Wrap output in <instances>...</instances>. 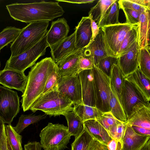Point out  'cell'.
Here are the masks:
<instances>
[{"label": "cell", "instance_id": "42", "mask_svg": "<svg viewBox=\"0 0 150 150\" xmlns=\"http://www.w3.org/2000/svg\"><path fill=\"white\" fill-rule=\"evenodd\" d=\"M126 125L125 123L120 122L109 135L112 139L119 141L122 144L123 138Z\"/></svg>", "mask_w": 150, "mask_h": 150}, {"label": "cell", "instance_id": "40", "mask_svg": "<svg viewBox=\"0 0 150 150\" xmlns=\"http://www.w3.org/2000/svg\"><path fill=\"white\" fill-rule=\"evenodd\" d=\"M126 18V23L132 26H137L139 23V17L140 13L131 9L123 8Z\"/></svg>", "mask_w": 150, "mask_h": 150}, {"label": "cell", "instance_id": "18", "mask_svg": "<svg viewBox=\"0 0 150 150\" xmlns=\"http://www.w3.org/2000/svg\"><path fill=\"white\" fill-rule=\"evenodd\" d=\"M69 27L64 18H59L52 22L46 34V40L50 48L67 37Z\"/></svg>", "mask_w": 150, "mask_h": 150}, {"label": "cell", "instance_id": "33", "mask_svg": "<svg viewBox=\"0 0 150 150\" xmlns=\"http://www.w3.org/2000/svg\"><path fill=\"white\" fill-rule=\"evenodd\" d=\"M21 29L15 27L8 26L0 33V50L16 39Z\"/></svg>", "mask_w": 150, "mask_h": 150}, {"label": "cell", "instance_id": "3", "mask_svg": "<svg viewBox=\"0 0 150 150\" xmlns=\"http://www.w3.org/2000/svg\"><path fill=\"white\" fill-rule=\"evenodd\" d=\"M74 104L67 96L59 92L57 86L41 95L34 102L29 110L33 112L38 110L50 116L63 115L73 110Z\"/></svg>", "mask_w": 150, "mask_h": 150}, {"label": "cell", "instance_id": "47", "mask_svg": "<svg viewBox=\"0 0 150 150\" xmlns=\"http://www.w3.org/2000/svg\"><path fill=\"white\" fill-rule=\"evenodd\" d=\"M91 25L92 33V42L98 34L100 31V28L99 27L97 24L94 21L92 20L91 18Z\"/></svg>", "mask_w": 150, "mask_h": 150}, {"label": "cell", "instance_id": "9", "mask_svg": "<svg viewBox=\"0 0 150 150\" xmlns=\"http://www.w3.org/2000/svg\"><path fill=\"white\" fill-rule=\"evenodd\" d=\"M20 98L16 91L0 86V118L11 125L20 109Z\"/></svg>", "mask_w": 150, "mask_h": 150}, {"label": "cell", "instance_id": "12", "mask_svg": "<svg viewBox=\"0 0 150 150\" xmlns=\"http://www.w3.org/2000/svg\"><path fill=\"white\" fill-rule=\"evenodd\" d=\"M28 77L24 72L10 69L0 70V84L9 89L24 92Z\"/></svg>", "mask_w": 150, "mask_h": 150}, {"label": "cell", "instance_id": "48", "mask_svg": "<svg viewBox=\"0 0 150 150\" xmlns=\"http://www.w3.org/2000/svg\"><path fill=\"white\" fill-rule=\"evenodd\" d=\"M137 133L143 135L150 136V130L136 126H131Z\"/></svg>", "mask_w": 150, "mask_h": 150}, {"label": "cell", "instance_id": "30", "mask_svg": "<svg viewBox=\"0 0 150 150\" xmlns=\"http://www.w3.org/2000/svg\"><path fill=\"white\" fill-rule=\"evenodd\" d=\"M109 106L110 112L113 116L120 122L126 123L127 121V117L118 99L111 90Z\"/></svg>", "mask_w": 150, "mask_h": 150}, {"label": "cell", "instance_id": "46", "mask_svg": "<svg viewBox=\"0 0 150 150\" xmlns=\"http://www.w3.org/2000/svg\"><path fill=\"white\" fill-rule=\"evenodd\" d=\"M24 150H41L40 143L36 141L30 142L24 145Z\"/></svg>", "mask_w": 150, "mask_h": 150}, {"label": "cell", "instance_id": "29", "mask_svg": "<svg viewBox=\"0 0 150 150\" xmlns=\"http://www.w3.org/2000/svg\"><path fill=\"white\" fill-rule=\"evenodd\" d=\"M117 0H100L92 8L88 13V16L98 25L108 7Z\"/></svg>", "mask_w": 150, "mask_h": 150}, {"label": "cell", "instance_id": "23", "mask_svg": "<svg viewBox=\"0 0 150 150\" xmlns=\"http://www.w3.org/2000/svg\"><path fill=\"white\" fill-rule=\"evenodd\" d=\"M84 129L93 138L107 145L112 138L105 128L95 119L87 120L83 122Z\"/></svg>", "mask_w": 150, "mask_h": 150}, {"label": "cell", "instance_id": "7", "mask_svg": "<svg viewBox=\"0 0 150 150\" xmlns=\"http://www.w3.org/2000/svg\"><path fill=\"white\" fill-rule=\"evenodd\" d=\"M134 26L126 22L101 27L108 56L117 58L122 42L126 35Z\"/></svg>", "mask_w": 150, "mask_h": 150}, {"label": "cell", "instance_id": "56", "mask_svg": "<svg viewBox=\"0 0 150 150\" xmlns=\"http://www.w3.org/2000/svg\"><path fill=\"white\" fill-rule=\"evenodd\" d=\"M1 50H0V53Z\"/></svg>", "mask_w": 150, "mask_h": 150}, {"label": "cell", "instance_id": "41", "mask_svg": "<svg viewBox=\"0 0 150 150\" xmlns=\"http://www.w3.org/2000/svg\"><path fill=\"white\" fill-rule=\"evenodd\" d=\"M118 2L120 8L122 9L123 8L131 9L140 13L148 9L132 2L130 0H118Z\"/></svg>", "mask_w": 150, "mask_h": 150}, {"label": "cell", "instance_id": "44", "mask_svg": "<svg viewBox=\"0 0 150 150\" xmlns=\"http://www.w3.org/2000/svg\"><path fill=\"white\" fill-rule=\"evenodd\" d=\"M88 150H109L107 146L93 139L90 145Z\"/></svg>", "mask_w": 150, "mask_h": 150}, {"label": "cell", "instance_id": "17", "mask_svg": "<svg viewBox=\"0 0 150 150\" xmlns=\"http://www.w3.org/2000/svg\"><path fill=\"white\" fill-rule=\"evenodd\" d=\"M91 21L88 16L83 17L75 28V46L76 50H83L91 42L92 33Z\"/></svg>", "mask_w": 150, "mask_h": 150}, {"label": "cell", "instance_id": "31", "mask_svg": "<svg viewBox=\"0 0 150 150\" xmlns=\"http://www.w3.org/2000/svg\"><path fill=\"white\" fill-rule=\"evenodd\" d=\"M150 46L140 48L138 57L139 69L141 72L150 79Z\"/></svg>", "mask_w": 150, "mask_h": 150}, {"label": "cell", "instance_id": "38", "mask_svg": "<svg viewBox=\"0 0 150 150\" xmlns=\"http://www.w3.org/2000/svg\"><path fill=\"white\" fill-rule=\"evenodd\" d=\"M117 57L108 56L101 59L96 66L110 77L112 65L117 64Z\"/></svg>", "mask_w": 150, "mask_h": 150}, {"label": "cell", "instance_id": "36", "mask_svg": "<svg viewBox=\"0 0 150 150\" xmlns=\"http://www.w3.org/2000/svg\"><path fill=\"white\" fill-rule=\"evenodd\" d=\"M137 39L138 26H134L123 40L119 50L118 56L128 51Z\"/></svg>", "mask_w": 150, "mask_h": 150}, {"label": "cell", "instance_id": "22", "mask_svg": "<svg viewBox=\"0 0 150 150\" xmlns=\"http://www.w3.org/2000/svg\"><path fill=\"white\" fill-rule=\"evenodd\" d=\"M131 82L147 103L150 100V79L138 69L124 78Z\"/></svg>", "mask_w": 150, "mask_h": 150}, {"label": "cell", "instance_id": "6", "mask_svg": "<svg viewBox=\"0 0 150 150\" xmlns=\"http://www.w3.org/2000/svg\"><path fill=\"white\" fill-rule=\"evenodd\" d=\"M48 47L46 35L30 49L17 56H11L7 61L4 69L24 72L27 69L33 66L40 57L45 54Z\"/></svg>", "mask_w": 150, "mask_h": 150}, {"label": "cell", "instance_id": "52", "mask_svg": "<svg viewBox=\"0 0 150 150\" xmlns=\"http://www.w3.org/2000/svg\"><path fill=\"white\" fill-rule=\"evenodd\" d=\"M5 123L0 118V144L2 136L3 131L5 127Z\"/></svg>", "mask_w": 150, "mask_h": 150}, {"label": "cell", "instance_id": "55", "mask_svg": "<svg viewBox=\"0 0 150 150\" xmlns=\"http://www.w3.org/2000/svg\"><path fill=\"white\" fill-rule=\"evenodd\" d=\"M0 67H1V62H0Z\"/></svg>", "mask_w": 150, "mask_h": 150}, {"label": "cell", "instance_id": "28", "mask_svg": "<svg viewBox=\"0 0 150 150\" xmlns=\"http://www.w3.org/2000/svg\"><path fill=\"white\" fill-rule=\"evenodd\" d=\"M118 0L112 4L108 8L106 12L97 25L99 28L119 23L118 20L119 7Z\"/></svg>", "mask_w": 150, "mask_h": 150}, {"label": "cell", "instance_id": "51", "mask_svg": "<svg viewBox=\"0 0 150 150\" xmlns=\"http://www.w3.org/2000/svg\"><path fill=\"white\" fill-rule=\"evenodd\" d=\"M0 150H8L6 142V136L5 127L0 144Z\"/></svg>", "mask_w": 150, "mask_h": 150}, {"label": "cell", "instance_id": "54", "mask_svg": "<svg viewBox=\"0 0 150 150\" xmlns=\"http://www.w3.org/2000/svg\"><path fill=\"white\" fill-rule=\"evenodd\" d=\"M6 142H7V145L8 150H13L11 148V147L10 145V144L9 143V142L8 139L7 138V137H6Z\"/></svg>", "mask_w": 150, "mask_h": 150}, {"label": "cell", "instance_id": "39", "mask_svg": "<svg viewBox=\"0 0 150 150\" xmlns=\"http://www.w3.org/2000/svg\"><path fill=\"white\" fill-rule=\"evenodd\" d=\"M60 77L57 72L55 63V67L48 78L43 91L41 95L47 93L57 86L59 79Z\"/></svg>", "mask_w": 150, "mask_h": 150}, {"label": "cell", "instance_id": "53", "mask_svg": "<svg viewBox=\"0 0 150 150\" xmlns=\"http://www.w3.org/2000/svg\"><path fill=\"white\" fill-rule=\"evenodd\" d=\"M140 150H150V140H149Z\"/></svg>", "mask_w": 150, "mask_h": 150}, {"label": "cell", "instance_id": "11", "mask_svg": "<svg viewBox=\"0 0 150 150\" xmlns=\"http://www.w3.org/2000/svg\"><path fill=\"white\" fill-rule=\"evenodd\" d=\"M139 49L137 39L128 51L117 57V64L121 70L124 78L139 69Z\"/></svg>", "mask_w": 150, "mask_h": 150}, {"label": "cell", "instance_id": "43", "mask_svg": "<svg viewBox=\"0 0 150 150\" xmlns=\"http://www.w3.org/2000/svg\"><path fill=\"white\" fill-rule=\"evenodd\" d=\"M94 65L92 60L83 56L82 54L79 60L78 74L84 70L93 69Z\"/></svg>", "mask_w": 150, "mask_h": 150}, {"label": "cell", "instance_id": "19", "mask_svg": "<svg viewBox=\"0 0 150 150\" xmlns=\"http://www.w3.org/2000/svg\"><path fill=\"white\" fill-rule=\"evenodd\" d=\"M83 50H77L56 63L57 72L60 77L78 74L79 58Z\"/></svg>", "mask_w": 150, "mask_h": 150}, {"label": "cell", "instance_id": "1", "mask_svg": "<svg viewBox=\"0 0 150 150\" xmlns=\"http://www.w3.org/2000/svg\"><path fill=\"white\" fill-rule=\"evenodd\" d=\"M10 16L15 20L26 23L49 22L64 13L58 2L41 1L29 3H15L6 6Z\"/></svg>", "mask_w": 150, "mask_h": 150}, {"label": "cell", "instance_id": "5", "mask_svg": "<svg viewBox=\"0 0 150 150\" xmlns=\"http://www.w3.org/2000/svg\"><path fill=\"white\" fill-rule=\"evenodd\" d=\"M71 136L68 127L49 122L41 131L40 143L44 150H63L67 147Z\"/></svg>", "mask_w": 150, "mask_h": 150}, {"label": "cell", "instance_id": "27", "mask_svg": "<svg viewBox=\"0 0 150 150\" xmlns=\"http://www.w3.org/2000/svg\"><path fill=\"white\" fill-rule=\"evenodd\" d=\"M67 121L68 131L71 135L77 138L84 129L83 122L73 110L63 115Z\"/></svg>", "mask_w": 150, "mask_h": 150}, {"label": "cell", "instance_id": "8", "mask_svg": "<svg viewBox=\"0 0 150 150\" xmlns=\"http://www.w3.org/2000/svg\"><path fill=\"white\" fill-rule=\"evenodd\" d=\"M93 70L95 107L103 112H109L111 91L110 78L96 66L94 65Z\"/></svg>", "mask_w": 150, "mask_h": 150}, {"label": "cell", "instance_id": "4", "mask_svg": "<svg viewBox=\"0 0 150 150\" xmlns=\"http://www.w3.org/2000/svg\"><path fill=\"white\" fill-rule=\"evenodd\" d=\"M49 24V22L47 21L34 22L21 29L11 45V56L18 55L37 44L46 35Z\"/></svg>", "mask_w": 150, "mask_h": 150}, {"label": "cell", "instance_id": "34", "mask_svg": "<svg viewBox=\"0 0 150 150\" xmlns=\"http://www.w3.org/2000/svg\"><path fill=\"white\" fill-rule=\"evenodd\" d=\"M7 137L13 150H23L22 146V136L14 130L11 125H5Z\"/></svg>", "mask_w": 150, "mask_h": 150}, {"label": "cell", "instance_id": "16", "mask_svg": "<svg viewBox=\"0 0 150 150\" xmlns=\"http://www.w3.org/2000/svg\"><path fill=\"white\" fill-rule=\"evenodd\" d=\"M82 55L92 60L95 66L101 59L108 56L105 48L103 33L101 28L93 40L83 50Z\"/></svg>", "mask_w": 150, "mask_h": 150}, {"label": "cell", "instance_id": "24", "mask_svg": "<svg viewBox=\"0 0 150 150\" xmlns=\"http://www.w3.org/2000/svg\"><path fill=\"white\" fill-rule=\"evenodd\" d=\"M150 11L141 13L138 26V41L139 48L149 46Z\"/></svg>", "mask_w": 150, "mask_h": 150}, {"label": "cell", "instance_id": "15", "mask_svg": "<svg viewBox=\"0 0 150 150\" xmlns=\"http://www.w3.org/2000/svg\"><path fill=\"white\" fill-rule=\"evenodd\" d=\"M78 74L81 83L83 104L89 106L95 107L93 69L83 71Z\"/></svg>", "mask_w": 150, "mask_h": 150}, {"label": "cell", "instance_id": "14", "mask_svg": "<svg viewBox=\"0 0 150 150\" xmlns=\"http://www.w3.org/2000/svg\"><path fill=\"white\" fill-rule=\"evenodd\" d=\"M122 98L123 108L127 118L132 108L137 103H142L147 105L150 104L144 100L133 84L125 79Z\"/></svg>", "mask_w": 150, "mask_h": 150}, {"label": "cell", "instance_id": "2", "mask_svg": "<svg viewBox=\"0 0 150 150\" xmlns=\"http://www.w3.org/2000/svg\"><path fill=\"white\" fill-rule=\"evenodd\" d=\"M55 66L54 60L49 57L42 59L31 67L27 76L26 86L20 101L24 112L29 110L42 94L47 79Z\"/></svg>", "mask_w": 150, "mask_h": 150}, {"label": "cell", "instance_id": "20", "mask_svg": "<svg viewBox=\"0 0 150 150\" xmlns=\"http://www.w3.org/2000/svg\"><path fill=\"white\" fill-rule=\"evenodd\" d=\"M150 138V136L138 134L131 126L126 125L122 141V150H140Z\"/></svg>", "mask_w": 150, "mask_h": 150}, {"label": "cell", "instance_id": "45", "mask_svg": "<svg viewBox=\"0 0 150 150\" xmlns=\"http://www.w3.org/2000/svg\"><path fill=\"white\" fill-rule=\"evenodd\" d=\"M107 146L109 150H122V143L113 139L109 142Z\"/></svg>", "mask_w": 150, "mask_h": 150}, {"label": "cell", "instance_id": "50", "mask_svg": "<svg viewBox=\"0 0 150 150\" xmlns=\"http://www.w3.org/2000/svg\"><path fill=\"white\" fill-rule=\"evenodd\" d=\"M141 6L150 10V0H130Z\"/></svg>", "mask_w": 150, "mask_h": 150}, {"label": "cell", "instance_id": "10", "mask_svg": "<svg viewBox=\"0 0 150 150\" xmlns=\"http://www.w3.org/2000/svg\"><path fill=\"white\" fill-rule=\"evenodd\" d=\"M57 88L58 91L67 96L74 105L83 104L81 83L78 74L60 77Z\"/></svg>", "mask_w": 150, "mask_h": 150}, {"label": "cell", "instance_id": "26", "mask_svg": "<svg viewBox=\"0 0 150 150\" xmlns=\"http://www.w3.org/2000/svg\"><path fill=\"white\" fill-rule=\"evenodd\" d=\"M73 106V111L83 122L90 120H96L103 113L96 107L83 104H75Z\"/></svg>", "mask_w": 150, "mask_h": 150}, {"label": "cell", "instance_id": "25", "mask_svg": "<svg viewBox=\"0 0 150 150\" xmlns=\"http://www.w3.org/2000/svg\"><path fill=\"white\" fill-rule=\"evenodd\" d=\"M110 78L111 90L123 108L122 93L125 78L117 64L112 65Z\"/></svg>", "mask_w": 150, "mask_h": 150}, {"label": "cell", "instance_id": "13", "mask_svg": "<svg viewBox=\"0 0 150 150\" xmlns=\"http://www.w3.org/2000/svg\"><path fill=\"white\" fill-rule=\"evenodd\" d=\"M126 125L136 126L150 130V104L142 103L132 108L127 118Z\"/></svg>", "mask_w": 150, "mask_h": 150}, {"label": "cell", "instance_id": "21", "mask_svg": "<svg viewBox=\"0 0 150 150\" xmlns=\"http://www.w3.org/2000/svg\"><path fill=\"white\" fill-rule=\"evenodd\" d=\"M75 33L67 37L50 48L52 58L57 63L77 50L75 46Z\"/></svg>", "mask_w": 150, "mask_h": 150}, {"label": "cell", "instance_id": "37", "mask_svg": "<svg viewBox=\"0 0 150 150\" xmlns=\"http://www.w3.org/2000/svg\"><path fill=\"white\" fill-rule=\"evenodd\" d=\"M96 120L107 131L109 134L120 122L113 116L110 112H103Z\"/></svg>", "mask_w": 150, "mask_h": 150}, {"label": "cell", "instance_id": "32", "mask_svg": "<svg viewBox=\"0 0 150 150\" xmlns=\"http://www.w3.org/2000/svg\"><path fill=\"white\" fill-rule=\"evenodd\" d=\"M46 116L47 115L45 114L37 115L33 114L22 115L19 118L18 122L16 125L13 127V128L16 132L19 134L29 125L45 119L46 118Z\"/></svg>", "mask_w": 150, "mask_h": 150}, {"label": "cell", "instance_id": "49", "mask_svg": "<svg viewBox=\"0 0 150 150\" xmlns=\"http://www.w3.org/2000/svg\"><path fill=\"white\" fill-rule=\"evenodd\" d=\"M58 2H63L68 3L77 4H82L92 3L95 1L94 0H56Z\"/></svg>", "mask_w": 150, "mask_h": 150}, {"label": "cell", "instance_id": "35", "mask_svg": "<svg viewBox=\"0 0 150 150\" xmlns=\"http://www.w3.org/2000/svg\"><path fill=\"white\" fill-rule=\"evenodd\" d=\"M93 138L84 129L71 144V150H88Z\"/></svg>", "mask_w": 150, "mask_h": 150}]
</instances>
